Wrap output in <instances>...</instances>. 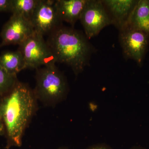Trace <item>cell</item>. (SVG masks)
Returning a JSON list of instances; mask_svg holds the SVG:
<instances>
[{"label": "cell", "mask_w": 149, "mask_h": 149, "mask_svg": "<svg viewBox=\"0 0 149 149\" xmlns=\"http://www.w3.org/2000/svg\"><path fill=\"white\" fill-rule=\"evenodd\" d=\"M38 2L39 0H12L11 13L30 21Z\"/></svg>", "instance_id": "13"}, {"label": "cell", "mask_w": 149, "mask_h": 149, "mask_svg": "<svg viewBox=\"0 0 149 149\" xmlns=\"http://www.w3.org/2000/svg\"><path fill=\"white\" fill-rule=\"evenodd\" d=\"M36 70L34 93L36 99L47 104H54L65 98L68 86L64 74L52 65Z\"/></svg>", "instance_id": "3"}, {"label": "cell", "mask_w": 149, "mask_h": 149, "mask_svg": "<svg viewBox=\"0 0 149 149\" xmlns=\"http://www.w3.org/2000/svg\"><path fill=\"white\" fill-rule=\"evenodd\" d=\"M17 81V75L9 74L0 66V94L8 93Z\"/></svg>", "instance_id": "14"}, {"label": "cell", "mask_w": 149, "mask_h": 149, "mask_svg": "<svg viewBox=\"0 0 149 149\" xmlns=\"http://www.w3.org/2000/svg\"><path fill=\"white\" fill-rule=\"evenodd\" d=\"M3 121L0 117V133L2 131L3 125Z\"/></svg>", "instance_id": "18"}, {"label": "cell", "mask_w": 149, "mask_h": 149, "mask_svg": "<svg viewBox=\"0 0 149 149\" xmlns=\"http://www.w3.org/2000/svg\"><path fill=\"white\" fill-rule=\"evenodd\" d=\"M35 32L29 20L21 15L13 14L2 29L0 47L10 45H20Z\"/></svg>", "instance_id": "8"}, {"label": "cell", "mask_w": 149, "mask_h": 149, "mask_svg": "<svg viewBox=\"0 0 149 149\" xmlns=\"http://www.w3.org/2000/svg\"><path fill=\"white\" fill-rule=\"evenodd\" d=\"M0 66L13 75H17L18 72L26 69L23 56L18 49L3 53L0 56Z\"/></svg>", "instance_id": "12"}, {"label": "cell", "mask_w": 149, "mask_h": 149, "mask_svg": "<svg viewBox=\"0 0 149 149\" xmlns=\"http://www.w3.org/2000/svg\"><path fill=\"white\" fill-rule=\"evenodd\" d=\"M87 1L88 0H56L57 10L62 21L73 27L80 19Z\"/></svg>", "instance_id": "10"}, {"label": "cell", "mask_w": 149, "mask_h": 149, "mask_svg": "<svg viewBox=\"0 0 149 149\" xmlns=\"http://www.w3.org/2000/svg\"><path fill=\"white\" fill-rule=\"evenodd\" d=\"M109 15L111 24L119 29L128 26L130 17L138 3L136 0L102 1Z\"/></svg>", "instance_id": "9"}, {"label": "cell", "mask_w": 149, "mask_h": 149, "mask_svg": "<svg viewBox=\"0 0 149 149\" xmlns=\"http://www.w3.org/2000/svg\"><path fill=\"white\" fill-rule=\"evenodd\" d=\"M128 26L149 34V0L138 1Z\"/></svg>", "instance_id": "11"}, {"label": "cell", "mask_w": 149, "mask_h": 149, "mask_svg": "<svg viewBox=\"0 0 149 149\" xmlns=\"http://www.w3.org/2000/svg\"><path fill=\"white\" fill-rule=\"evenodd\" d=\"M4 95L0 103V117L6 126L8 147H20L24 130L35 111L37 99L34 91L19 81Z\"/></svg>", "instance_id": "1"}, {"label": "cell", "mask_w": 149, "mask_h": 149, "mask_svg": "<svg viewBox=\"0 0 149 149\" xmlns=\"http://www.w3.org/2000/svg\"><path fill=\"white\" fill-rule=\"evenodd\" d=\"M80 20L88 39L98 35L104 27L111 24L102 1L88 0Z\"/></svg>", "instance_id": "6"}, {"label": "cell", "mask_w": 149, "mask_h": 149, "mask_svg": "<svg viewBox=\"0 0 149 149\" xmlns=\"http://www.w3.org/2000/svg\"><path fill=\"white\" fill-rule=\"evenodd\" d=\"M87 149H113L109 145L105 143H98L92 145Z\"/></svg>", "instance_id": "16"}, {"label": "cell", "mask_w": 149, "mask_h": 149, "mask_svg": "<svg viewBox=\"0 0 149 149\" xmlns=\"http://www.w3.org/2000/svg\"><path fill=\"white\" fill-rule=\"evenodd\" d=\"M59 149H68V148H61Z\"/></svg>", "instance_id": "19"}, {"label": "cell", "mask_w": 149, "mask_h": 149, "mask_svg": "<svg viewBox=\"0 0 149 149\" xmlns=\"http://www.w3.org/2000/svg\"><path fill=\"white\" fill-rule=\"evenodd\" d=\"M12 0H0V12H11Z\"/></svg>", "instance_id": "15"}, {"label": "cell", "mask_w": 149, "mask_h": 149, "mask_svg": "<svg viewBox=\"0 0 149 149\" xmlns=\"http://www.w3.org/2000/svg\"><path fill=\"white\" fill-rule=\"evenodd\" d=\"M35 32L44 37L62 26L54 0H39L30 19Z\"/></svg>", "instance_id": "5"}, {"label": "cell", "mask_w": 149, "mask_h": 149, "mask_svg": "<svg viewBox=\"0 0 149 149\" xmlns=\"http://www.w3.org/2000/svg\"><path fill=\"white\" fill-rule=\"evenodd\" d=\"M129 149H147L146 148H144L143 147L140 146H135L132 147Z\"/></svg>", "instance_id": "17"}, {"label": "cell", "mask_w": 149, "mask_h": 149, "mask_svg": "<svg viewBox=\"0 0 149 149\" xmlns=\"http://www.w3.org/2000/svg\"><path fill=\"white\" fill-rule=\"evenodd\" d=\"M48 36L46 42L56 62L70 67L75 75L83 72L92 52L86 35L72 27L62 25Z\"/></svg>", "instance_id": "2"}, {"label": "cell", "mask_w": 149, "mask_h": 149, "mask_svg": "<svg viewBox=\"0 0 149 149\" xmlns=\"http://www.w3.org/2000/svg\"><path fill=\"white\" fill-rule=\"evenodd\" d=\"M149 35L129 26L119 30V42L125 56L141 64L148 48Z\"/></svg>", "instance_id": "7"}, {"label": "cell", "mask_w": 149, "mask_h": 149, "mask_svg": "<svg viewBox=\"0 0 149 149\" xmlns=\"http://www.w3.org/2000/svg\"><path fill=\"white\" fill-rule=\"evenodd\" d=\"M18 50L23 56L26 69H37L57 63L44 37L35 32L19 45Z\"/></svg>", "instance_id": "4"}]
</instances>
